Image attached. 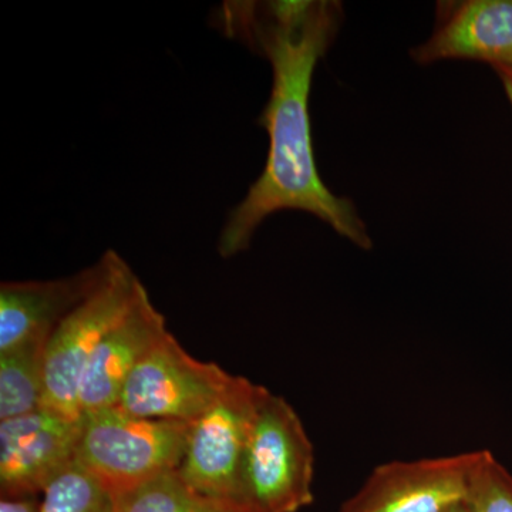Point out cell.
Listing matches in <instances>:
<instances>
[{
    "label": "cell",
    "mask_w": 512,
    "mask_h": 512,
    "mask_svg": "<svg viewBox=\"0 0 512 512\" xmlns=\"http://www.w3.org/2000/svg\"><path fill=\"white\" fill-rule=\"evenodd\" d=\"M104 261L67 278L6 281L0 285V353L33 342H49L64 316L99 284Z\"/></svg>",
    "instance_id": "30bf717a"
},
{
    "label": "cell",
    "mask_w": 512,
    "mask_h": 512,
    "mask_svg": "<svg viewBox=\"0 0 512 512\" xmlns=\"http://www.w3.org/2000/svg\"><path fill=\"white\" fill-rule=\"evenodd\" d=\"M167 332L163 313L151 302L146 286H141L87 362L80 380V414L116 407L134 367Z\"/></svg>",
    "instance_id": "9c48e42d"
},
{
    "label": "cell",
    "mask_w": 512,
    "mask_h": 512,
    "mask_svg": "<svg viewBox=\"0 0 512 512\" xmlns=\"http://www.w3.org/2000/svg\"><path fill=\"white\" fill-rule=\"evenodd\" d=\"M39 512H114L113 491L74 461L40 495Z\"/></svg>",
    "instance_id": "5bb4252c"
},
{
    "label": "cell",
    "mask_w": 512,
    "mask_h": 512,
    "mask_svg": "<svg viewBox=\"0 0 512 512\" xmlns=\"http://www.w3.org/2000/svg\"><path fill=\"white\" fill-rule=\"evenodd\" d=\"M231 379L215 363L185 352L167 332L134 367L116 407L141 419L191 424L220 399Z\"/></svg>",
    "instance_id": "8992f818"
},
{
    "label": "cell",
    "mask_w": 512,
    "mask_h": 512,
    "mask_svg": "<svg viewBox=\"0 0 512 512\" xmlns=\"http://www.w3.org/2000/svg\"><path fill=\"white\" fill-rule=\"evenodd\" d=\"M504 86H505V90H507L508 99H510L511 104H512V86H510V84H507V83H504Z\"/></svg>",
    "instance_id": "d6986e66"
},
{
    "label": "cell",
    "mask_w": 512,
    "mask_h": 512,
    "mask_svg": "<svg viewBox=\"0 0 512 512\" xmlns=\"http://www.w3.org/2000/svg\"><path fill=\"white\" fill-rule=\"evenodd\" d=\"M315 451L301 417L261 386L241 468L244 512H298L315 500Z\"/></svg>",
    "instance_id": "7a4b0ae2"
},
{
    "label": "cell",
    "mask_w": 512,
    "mask_h": 512,
    "mask_svg": "<svg viewBox=\"0 0 512 512\" xmlns=\"http://www.w3.org/2000/svg\"><path fill=\"white\" fill-rule=\"evenodd\" d=\"M466 503L470 512H512V474L491 451H476Z\"/></svg>",
    "instance_id": "9a60e30c"
},
{
    "label": "cell",
    "mask_w": 512,
    "mask_h": 512,
    "mask_svg": "<svg viewBox=\"0 0 512 512\" xmlns=\"http://www.w3.org/2000/svg\"><path fill=\"white\" fill-rule=\"evenodd\" d=\"M497 72L503 77V82L512 86V63L507 66L498 67Z\"/></svg>",
    "instance_id": "e0dca14e"
},
{
    "label": "cell",
    "mask_w": 512,
    "mask_h": 512,
    "mask_svg": "<svg viewBox=\"0 0 512 512\" xmlns=\"http://www.w3.org/2000/svg\"><path fill=\"white\" fill-rule=\"evenodd\" d=\"M259 390L247 377L232 376L220 399L188 427L177 470L192 490L228 512H244L241 468Z\"/></svg>",
    "instance_id": "5b68a950"
},
{
    "label": "cell",
    "mask_w": 512,
    "mask_h": 512,
    "mask_svg": "<svg viewBox=\"0 0 512 512\" xmlns=\"http://www.w3.org/2000/svg\"><path fill=\"white\" fill-rule=\"evenodd\" d=\"M414 62L476 60L495 69L512 63V0H467L448 8Z\"/></svg>",
    "instance_id": "8fae6325"
},
{
    "label": "cell",
    "mask_w": 512,
    "mask_h": 512,
    "mask_svg": "<svg viewBox=\"0 0 512 512\" xmlns=\"http://www.w3.org/2000/svg\"><path fill=\"white\" fill-rule=\"evenodd\" d=\"M47 342L26 343L0 353V421L42 407Z\"/></svg>",
    "instance_id": "7c38bea8"
},
{
    "label": "cell",
    "mask_w": 512,
    "mask_h": 512,
    "mask_svg": "<svg viewBox=\"0 0 512 512\" xmlns=\"http://www.w3.org/2000/svg\"><path fill=\"white\" fill-rule=\"evenodd\" d=\"M113 495L114 512H228L192 490L177 470L148 478Z\"/></svg>",
    "instance_id": "4fadbf2b"
},
{
    "label": "cell",
    "mask_w": 512,
    "mask_h": 512,
    "mask_svg": "<svg viewBox=\"0 0 512 512\" xmlns=\"http://www.w3.org/2000/svg\"><path fill=\"white\" fill-rule=\"evenodd\" d=\"M40 497H2L0 512H39Z\"/></svg>",
    "instance_id": "2e32d148"
},
{
    "label": "cell",
    "mask_w": 512,
    "mask_h": 512,
    "mask_svg": "<svg viewBox=\"0 0 512 512\" xmlns=\"http://www.w3.org/2000/svg\"><path fill=\"white\" fill-rule=\"evenodd\" d=\"M190 424L141 419L117 407L82 414L76 461L113 493L175 471Z\"/></svg>",
    "instance_id": "277c9868"
},
{
    "label": "cell",
    "mask_w": 512,
    "mask_h": 512,
    "mask_svg": "<svg viewBox=\"0 0 512 512\" xmlns=\"http://www.w3.org/2000/svg\"><path fill=\"white\" fill-rule=\"evenodd\" d=\"M474 457L476 451L380 464L338 512H446L466 501Z\"/></svg>",
    "instance_id": "52a82bcc"
},
{
    "label": "cell",
    "mask_w": 512,
    "mask_h": 512,
    "mask_svg": "<svg viewBox=\"0 0 512 512\" xmlns=\"http://www.w3.org/2000/svg\"><path fill=\"white\" fill-rule=\"evenodd\" d=\"M80 419L40 407L0 421V494L40 497L76 461Z\"/></svg>",
    "instance_id": "ba28073f"
},
{
    "label": "cell",
    "mask_w": 512,
    "mask_h": 512,
    "mask_svg": "<svg viewBox=\"0 0 512 512\" xmlns=\"http://www.w3.org/2000/svg\"><path fill=\"white\" fill-rule=\"evenodd\" d=\"M446 512H470V510H468L467 503L464 501V503L454 505V507H451L450 510Z\"/></svg>",
    "instance_id": "ac0fdd59"
},
{
    "label": "cell",
    "mask_w": 512,
    "mask_h": 512,
    "mask_svg": "<svg viewBox=\"0 0 512 512\" xmlns=\"http://www.w3.org/2000/svg\"><path fill=\"white\" fill-rule=\"evenodd\" d=\"M342 20V6L329 0L225 2L215 13L214 25L265 56L274 74L271 97L258 120L269 136L268 160L244 200L229 212L218 242L222 258L244 252L262 222L286 210L308 212L356 247L372 249L355 205L326 187L313 153V72Z\"/></svg>",
    "instance_id": "6da1fadb"
},
{
    "label": "cell",
    "mask_w": 512,
    "mask_h": 512,
    "mask_svg": "<svg viewBox=\"0 0 512 512\" xmlns=\"http://www.w3.org/2000/svg\"><path fill=\"white\" fill-rule=\"evenodd\" d=\"M99 284L53 330L45 350L42 407L80 419L79 389L84 369L104 333L130 305L143 282L117 252L101 256Z\"/></svg>",
    "instance_id": "3957f363"
}]
</instances>
